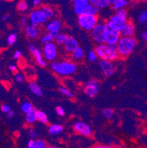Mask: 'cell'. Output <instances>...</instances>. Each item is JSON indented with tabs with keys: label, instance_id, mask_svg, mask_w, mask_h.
<instances>
[{
	"label": "cell",
	"instance_id": "9f6ffc18",
	"mask_svg": "<svg viewBox=\"0 0 147 148\" xmlns=\"http://www.w3.org/2000/svg\"><path fill=\"white\" fill-rule=\"evenodd\" d=\"M48 148H59L57 146H54V145H52V146H49Z\"/></svg>",
	"mask_w": 147,
	"mask_h": 148
},
{
	"label": "cell",
	"instance_id": "5b68a950",
	"mask_svg": "<svg viewBox=\"0 0 147 148\" xmlns=\"http://www.w3.org/2000/svg\"><path fill=\"white\" fill-rule=\"evenodd\" d=\"M106 26L104 24H98L92 30V37L99 44H104L105 41Z\"/></svg>",
	"mask_w": 147,
	"mask_h": 148
},
{
	"label": "cell",
	"instance_id": "30bf717a",
	"mask_svg": "<svg viewBox=\"0 0 147 148\" xmlns=\"http://www.w3.org/2000/svg\"><path fill=\"white\" fill-rule=\"evenodd\" d=\"M89 5H90V2L88 0H75V1H73L74 10L78 16L85 14Z\"/></svg>",
	"mask_w": 147,
	"mask_h": 148
},
{
	"label": "cell",
	"instance_id": "11a10c76",
	"mask_svg": "<svg viewBox=\"0 0 147 148\" xmlns=\"http://www.w3.org/2000/svg\"><path fill=\"white\" fill-rule=\"evenodd\" d=\"M8 18H9V16H8V14H5L2 16V20H3V21H7V20L8 19Z\"/></svg>",
	"mask_w": 147,
	"mask_h": 148
},
{
	"label": "cell",
	"instance_id": "f907efd6",
	"mask_svg": "<svg viewBox=\"0 0 147 148\" xmlns=\"http://www.w3.org/2000/svg\"><path fill=\"white\" fill-rule=\"evenodd\" d=\"M9 69H10V71H12V72H15L17 71V66H16V65H13V64H12V65L9 66Z\"/></svg>",
	"mask_w": 147,
	"mask_h": 148
},
{
	"label": "cell",
	"instance_id": "8d00e7d4",
	"mask_svg": "<svg viewBox=\"0 0 147 148\" xmlns=\"http://www.w3.org/2000/svg\"><path fill=\"white\" fill-rule=\"evenodd\" d=\"M35 144H36V148H48L46 142H44L43 139L37 138L35 140Z\"/></svg>",
	"mask_w": 147,
	"mask_h": 148
},
{
	"label": "cell",
	"instance_id": "3957f363",
	"mask_svg": "<svg viewBox=\"0 0 147 148\" xmlns=\"http://www.w3.org/2000/svg\"><path fill=\"white\" fill-rule=\"evenodd\" d=\"M77 21L80 27L87 31H92L94 27L99 24L97 16H91L86 13L79 16Z\"/></svg>",
	"mask_w": 147,
	"mask_h": 148
},
{
	"label": "cell",
	"instance_id": "c3c4849f",
	"mask_svg": "<svg viewBox=\"0 0 147 148\" xmlns=\"http://www.w3.org/2000/svg\"><path fill=\"white\" fill-rule=\"evenodd\" d=\"M36 47H35V45H33V44H30V45L29 46V51L30 52L31 54H34V52H36Z\"/></svg>",
	"mask_w": 147,
	"mask_h": 148
},
{
	"label": "cell",
	"instance_id": "f1b7e54d",
	"mask_svg": "<svg viewBox=\"0 0 147 148\" xmlns=\"http://www.w3.org/2000/svg\"><path fill=\"white\" fill-rule=\"evenodd\" d=\"M36 13H37L38 18L40 24H44V23H46L47 21H48V18L46 16V15L44 14V13L42 11L41 9L40 8L36 9Z\"/></svg>",
	"mask_w": 147,
	"mask_h": 148
},
{
	"label": "cell",
	"instance_id": "277c9868",
	"mask_svg": "<svg viewBox=\"0 0 147 148\" xmlns=\"http://www.w3.org/2000/svg\"><path fill=\"white\" fill-rule=\"evenodd\" d=\"M77 71V65L73 62L68 60H63L59 64L58 69H57L56 72L63 76L72 75Z\"/></svg>",
	"mask_w": 147,
	"mask_h": 148
},
{
	"label": "cell",
	"instance_id": "d4e9b609",
	"mask_svg": "<svg viewBox=\"0 0 147 148\" xmlns=\"http://www.w3.org/2000/svg\"><path fill=\"white\" fill-rule=\"evenodd\" d=\"M128 2L126 0H116V2L112 6V8H113V10L116 11L120 9L124 8V7L126 6Z\"/></svg>",
	"mask_w": 147,
	"mask_h": 148
},
{
	"label": "cell",
	"instance_id": "1f68e13d",
	"mask_svg": "<svg viewBox=\"0 0 147 148\" xmlns=\"http://www.w3.org/2000/svg\"><path fill=\"white\" fill-rule=\"evenodd\" d=\"M115 15L116 16L119 17L121 19L124 20V21H126L127 20V16H128V13L126 11V9H120V10H116V11Z\"/></svg>",
	"mask_w": 147,
	"mask_h": 148
},
{
	"label": "cell",
	"instance_id": "ac0fdd59",
	"mask_svg": "<svg viewBox=\"0 0 147 148\" xmlns=\"http://www.w3.org/2000/svg\"><path fill=\"white\" fill-rule=\"evenodd\" d=\"M89 2H90V4L96 7L98 9L107 8L110 6L108 0H91Z\"/></svg>",
	"mask_w": 147,
	"mask_h": 148
},
{
	"label": "cell",
	"instance_id": "7dc6e473",
	"mask_svg": "<svg viewBox=\"0 0 147 148\" xmlns=\"http://www.w3.org/2000/svg\"><path fill=\"white\" fill-rule=\"evenodd\" d=\"M27 147L28 148H36V144H35V140H33V139L29 140V142H28V144H27Z\"/></svg>",
	"mask_w": 147,
	"mask_h": 148
},
{
	"label": "cell",
	"instance_id": "836d02e7",
	"mask_svg": "<svg viewBox=\"0 0 147 148\" xmlns=\"http://www.w3.org/2000/svg\"><path fill=\"white\" fill-rule=\"evenodd\" d=\"M60 91L61 94H63V95H65V96L68 97H70V98L75 97L74 93H73L72 91H70L69 89H68V88H65V87H60Z\"/></svg>",
	"mask_w": 147,
	"mask_h": 148
},
{
	"label": "cell",
	"instance_id": "603a6c76",
	"mask_svg": "<svg viewBox=\"0 0 147 148\" xmlns=\"http://www.w3.org/2000/svg\"><path fill=\"white\" fill-rule=\"evenodd\" d=\"M85 53L83 49L81 47H78L75 52L72 53V58L75 60H80L84 58Z\"/></svg>",
	"mask_w": 147,
	"mask_h": 148
},
{
	"label": "cell",
	"instance_id": "8fae6325",
	"mask_svg": "<svg viewBox=\"0 0 147 148\" xmlns=\"http://www.w3.org/2000/svg\"><path fill=\"white\" fill-rule=\"evenodd\" d=\"M74 128L78 134L85 136H89L91 135V127L88 124L85 123L83 122L78 121V122H75Z\"/></svg>",
	"mask_w": 147,
	"mask_h": 148
},
{
	"label": "cell",
	"instance_id": "816d5d0a",
	"mask_svg": "<svg viewBox=\"0 0 147 148\" xmlns=\"http://www.w3.org/2000/svg\"><path fill=\"white\" fill-rule=\"evenodd\" d=\"M91 148H116V147H107V146H103V145H95L93 146Z\"/></svg>",
	"mask_w": 147,
	"mask_h": 148
},
{
	"label": "cell",
	"instance_id": "484cf974",
	"mask_svg": "<svg viewBox=\"0 0 147 148\" xmlns=\"http://www.w3.org/2000/svg\"><path fill=\"white\" fill-rule=\"evenodd\" d=\"M68 36L64 33H59L58 36H57L55 38V43L58 45H64L65 43L66 42L67 39H68Z\"/></svg>",
	"mask_w": 147,
	"mask_h": 148
},
{
	"label": "cell",
	"instance_id": "f5cc1de1",
	"mask_svg": "<svg viewBox=\"0 0 147 148\" xmlns=\"http://www.w3.org/2000/svg\"><path fill=\"white\" fill-rule=\"evenodd\" d=\"M41 1L40 0H33L32 1V4L35 5V6H39V5L41 4Z\"/></svg>",
	"mask_w": 147,
	"mask_h": 148
},
{
	"label": "cell",
	"instance_id": "e0dca14e",
	"mask_svg": "<svg viewBox=\"0 0 147 148\" xmlns=\"http://www.w3.org/2000/svg\"><path fill=\"white\" fill-rule=\"evenodd\" d=\"M25 33H26L27 37H29V38H32V39H34V38H36L38 36L39 31L36 27L29 25V26L25 28Z\"/></svg>",
	"mask_w": 147,
	"mask_h": 148
},
{
	"label": "cell",
	"instance_id": "5bb4252c",
	"mask_svg": "<svg viewBox=\"0 0 147 148\" xmlns=\"http://www.w3.org/2000/svg\"><path fill=\"white\" fill-rule=\"evenodd\" d=\"M135 33V25L130 21H127L123 29L120 32L122 37H133Z\"/></svg>",
	"mask_w": 147,
	"mask_h": 148
},
{
	"label": "cell",
	"instance_id": "e575fe53",
	"mask_svg": "<svg viewBox=\"0 0 147 148\" xmlns=\"http://www.w3.org/2000/svg\"><path fill=\"white\" fill-rule=\"evenodd\" d=\"M138 21L141 24H146L147 23V10H144L139 15Z\"/></svg>",
	"mask_w": 147,
	"mask_h": 148
},
{
	"label": "cell",
	"instance_id": "44dd1931",
	"mask_svg": "<svg viewBox=\"0 0 147 148\" xmlns=\"http://www.w3.org/2000/svg\"><path fill=\"white\" fill-rule=\"evenodd\" d=\"M29 88L30 91H32L34 95L37 96H41L43 95V90L42 88L39 86L38 85L36 84L34 82H31L29 84Z\"/></svg>",
	"mask_w": 147,
	"mask_h": 148
},
{
	"label": "cell",
	"instance_id": "ffe728a7",
	"mask_svg": "<svg viewBox=\"0 0 147 148\" xmlns=\"http://www.w3.org/2000/svg\"><path fill=\"white\" fill-rule=\"evenodd\" d=\"M34 57L36 58V62L39 66L42 67H45L46 66V63L45 60H44V57H43L42 52H40L38 49H36V52H34Z\"/></svg>",
	"mask_w": 147,
	"mask_h": 148
},
{
	"label": "cell",
	"instance_id": "4316f807",
	"mask_svg": "<svg viewBox=\"0 0 147 148\" xmlns=\"http://www.w3.org/2000/svg\"><path fill=\"white\" fill-rule=\"evenodd\" d=\"M36 111V116H37V120L42 123H47L48 122V117L46 114L42 111Z\"/></svg>",
	"mask_w": 147,
	"mask_h": 148
},
{
	"label": "cell",
	"instance_id": "d6a6232c",
	"mask_svg": "<svg viewBox=\"0 0 147 148\" xmlns=\"http://www.w3.org/2000/svg\"><path fill=\"white\" fill-rule=\"evenodd\" d=\"M16 7H17V9L19 11L24 12L28 9V4L25 1H19L17 3V6Z\"/></svg>",
	"mask_w": 147,
	"mask_h": 148
},
{
	"label": "cell",
	"instance_id": "b9f144b4",
	"mask_svg": "<svg viewBox=\"0 0 147 148\" xmlns=\"http://www.w3.org/2000/svg\"><path fill=\"white\" fill-rule=\"evenodd\" d=\"M29 136H30L33 140H34L35 138H36V139H37L38 136V133L36 130H33V129H32V130H29Z\"/></svg>",
	"mask_w": 147,
	"mask_h": 148
},
{
	"label": "cell",
	"instance_id": "83f0119b",
	"mask_svg": "<svg viewBox=\"0 0 147 148\" xmlns=\"http://www.w3.org/2000/svg\"><path fill=\"white\" fill-rule=\"evenodd\" d=\"M26 121L28 124H33L37 121V116H36V111H32L29 114H26Z\"/></svg>",
	"mask_w": 147,
	"mask_h": 148
},
{
	"label": "cell",
	"instance_id": "4fadbf2b",
	"mask_svg": "<svg viewBox=\"0 0 147 148\" xmlns=\"http://www.w3.org/2000/svg\"><path fill=\"white\" fill-rule=\"evenodd\" d=\"M78 47H79L77 41L75 39V38L68 36L66 42L64 44V48L66 51L68 53H73Z\"/></svg>",
	"mask_w": 147,
	"mask_h": 148
},
{
	"label": "cell",
	"instance_id": "2e32d148",
	"mask_svg": "<svg viewBox=\"0 0 147 148\" xmlns=\"http://www.w3.org/2000/svg\"><path fill=\"white\" fill-rule=\"evenodd\" d=\"M59 32H55V33H47L46 34L44 35V36L41 37L40 38V41L42 44H44V45L47 44H49V43L53 42V41H55V38H57V36H58Z\"/></svg>",
	"mask_w": 147,
	"mask_h": 148
},
{
	"label": "cell",
	"instance_id": "7402d4cb",
	"mask_svg": "<svg viewBox=\"0 0 147 148\" xmlns=\"http://www.w3.org/2000/svg\"><path fill=\"white\" fill-rule=\"evenodd\" d=\"M29 21H30V25L33 27H38L40 25V22H39L38 18L37 13H36V10H33L30 13L29 16Z\"/></svg>",
	"mask_w": 147,
	"mask_h": 148
},
{
	"label": "cell",
	"instance_id": "d590c367",
	"mask_svg": "<svg viewBox=\"0 0 147 148\" xmlns=\"http://www.w3.org/2000/svg\"><path fill=\"white\" fill-rule=\"evenodd\" d=\"M113 114H114V112H113V110L110 108H105L102 111V114H103L104 116L107 119H112Z\"/></svg>",
	"mask_w": 147,
	"mask_h": 148
},
{
	"label": "cell",
	"instance_id": "ee69618b",
	"mask_svg": "<svg viewBox=\"0 0 147 148\" xmlns=\"http://www.w3.org/2000/svg\"><path fill=\"white\" fill-rule=\"evenodd\" d=\"M59 64H60V63H59V62L52 61V63H51V68H52V69L55 71V72H56L57 69L59 67Z\"/></svg>",
	"mask_w": 147,
	"mask_h": 148
},
{
	"label": "cell",
	"instance_id": "ba28073f",
	"mask_svg": "<svg viewBox=\"0 0 147 148\" xmlns=\"http://www.w3.org/2000/svg\"><path fill=\"white\" fill-rule=\"evenodd\" d=\"M126 21L121 19L119 17L116 16V15H113V16L110 17V18H109L108 21H107V23L105 25L109 27L118 31V32H121V29H123L124 27L126 25Z\"/></svg>",
	"mask_w": 147,
	"mask_h": 148
},
{
	"label": "cell",
	"instance_id": "9a60e30c",
	"mask_svg": "<svg viewBox=\"0 0 147 148\" xmlns=\"http://www.w3.org/2000/svg\"><path fill=\"white\" fill-rule=\"evenodd\" d=\"M62 25L59 20L55 19L51 21L46 26V29L49 33H55V32H59L61 28Z\"/></svg>",
	"mask_w": 147,
	"mask_h": 148
},
{
	"label": "cell",
	"instance_id": "7a4b0ae2",
	"mask_svg": "<svg viewBox=\"0 0 147 148\" xmlns=\"http://www.w3.org/2000/svg\"><path fill=\"white\" fill-rule=\"evenodd\" d=\"M137 44V41L134 37H122L116 44L118 56L121 57H127L133 52Z\"/></svg>",
	"mask_w": 147,
	"mask_h": 148
},
{
	"label": "cell",
	"instance_id": "7c38bea8",
	"mask_svg": "<svg viewBox=\"0 0 147 148\" xmlns=\"http://www.w3.org/2000/svg\"><path fill=\"white\" fill-rule=\"evenodd\" d=\"M99 65H100V68L102 71V73L104 74L105 77H109L114 73L115 68H114V66H113V63L111 61L101 60Z\"/></svg>",
	"mask_w": 147,
	"mask_h": 148
},
{
	"label": "cell",
	"instance_id": "60d3db41",
	"mask_svg": "<svg viewBox=\"0 0 147 148\" xmlns=\"http://www.w3.org/2000/svg\"><path fill=\"white\" fill-rule=\"evenodd\" d=\"M19 24H20V26H21V27L26 28L27 27V17L25 16L21 17V18H20Z\"/></svg>",
	"mask_w": 147,
	"mask_h": 148
},
{
	"label": "cell",
	"instance_id": "db71d44e",
	"mask_svg": "<svg viewBox=\"0 0 147 148\" xmlns=\"http://www.w3.org/2000/svg\"><path fill=\"white\" fill-rule=\"evenodd\" d=\"M14 114H15L14 111H10V112H8V114H7V116H8V118H12V117H13V116H14Z\"/></svg>",
	"mask_w": 147,
	"mask_h": 148
},
{
	"label": "cell",
	"instance_id": "f546056e",
	"mask_svg": "<svg viewBox=\"0 0 147 148\" xmlns=\"http://www.w3.org/2000/svg\"><path fill=\"white\" fill-rule=\"evenodd\" d=\"M21 110H22L23 112L27 114L30 113L31 111H34V108H33V106L30 103L26 102V103H24L21 105Z\"/></svg>",
	"mask_w": 147,
	"mask_h": 148
},
{
	"label": "cell",
	"instance_id": "681fc988",
	"mask_svg": "<svg viewBox=\"0 0 147 148\" xmlns=\"http://www.w3.org/2000/svg\"><path fill=\"white\" fill-rule=\"evenodd\" d=\"M141 38H142V39L144 41H147V29H146V30L143 32L142 34H141Z\"/></svg>",
	"mask_w": 147,
	"mask_h": 148
},
{
	"label": "cell",
	"instance_id": "8992f818",
	"mask_svg": "<svg viewBox=\"0 0 147 148\" xmlns=\"http://www.w3.org/2000/svg\"><path fill=\"white\" fill-rule=\"evenodd\" d=\"M105 26H106V35H105V43L108 45L116 46L117 43L121 37V33L120 32L109 27L106 25Z\"/></svg>",
	"mask_w": 147,
	"mask_h": 148
},
{
	"label": "cell",
	"instance_id": "f6af8a7d",
	"mask_svg": "<svg viewBox=\"0 0 147 148\" xmlns=\"http://www.w3.org/2000/svg\"><path fill=\"white\" fill-rule=\"evenodd\" d=\"M1 109H2V111L4 113H6V114H8V112H10L11 110H10V106H8V105H2V107H1Z\"/></svg>",
	"mask_w": 147,
	"mask_h": 148
},
{
	"label": "cell",
	"instance_id": "cb8c5ba5",
	"mask_svg": "<svg viewBox=\"0 0 147 148\" xmlns=\"http://www.w3.org/2000/svg\"><path fill=\"white\" fill-rule=\"evenodd\" d=\"M40 9L42 10V11L44 12V14L46 15V16L48 18V19L52 18L55 16V10H54L53 8H52L51 7L43 6Z\"/></svg>",
	"mask_w": 147,
	"mask_h": 148
},
{
	"label": "cell",
	"instance_id": "74e56055",
	"mask_svg": "<svg viewBox=\"0 0 147 148\" xmlns=\"http://www.w3.org/2000/svg\"><path fill=\"white\" fill-rule=\"evenodd\" d=\"M16 39H17V36H16V33H11L8 37V44L10 46L13 45L16 43Z\"/></svg>",
	"mask_w": 147,
	"mask_h": 148
},
{
	"label": "cell",
	"instance_id": "4dcf8cb0",
	"mask_svg": "<svg viewBox=\"0 0 147 148\" xmlns=\"http://www.w3.org/2000/svg\"><path fill=\"white\" fill-rule=\"evenodd\" d=\"M99 9H98L96 7H95L94 5H90L88 6V8L86 10V14H88V15H91V16H96V14L99 13Z\"/></svg>",
	"mask_w": 147,
	"mask_h": 148
},
{
	"label": "cell",
	"instance_id": "bcb514c9",
	"mask_svg": "<svg viewBox=\"0 0 147 148\" xmlns=\"http://www.w3.org/2000/svg\"><path fill=\"white\" fill-rule=\"evenodd\" d=\"M21 57V52L19 50H17L14 52L13 54V58L16 59V60H18Z\"/></svg>",
	"mask_w": 147,
	"mask_h": 148
},
{
	"label": "cell",
	"instance_id": "d6986e66",
	"mask_svg": "<svg viewBox=\"0 0 147 148\" xmlns=\"http://www.w3.org/2000/svg\"><path fill=\"white\" fill-rule=\"evenodd\" d=\"M63 130V126L60 125H52L49 127V135L55 136H57L62 133Z\"/></svg>",
	"mask_w": 147,
	"mask_h": 148
},
{
	"label": "cell",
	"instance_id": "52a82bcc",
	"mask_svg": "<svg viewBox=\"0 0 147 148\" xmlns=\"http://www.w3.org/2000/svg\"><path fill=\"white\" fill-rule=\"evenodd\" d=\"M43 53L45 59L48 61H55L57 56V49L56 44L54 42L45 44L43 49Z\"/></svg>",
	"mask_w": 147,
	"mask_h": 148
},
{
	"label": "cell",
	"instance_id": "7bdbcfd3",
	"mask_svg": "<svg viewBox=\"0 0 147 148\" xmlns=\"http://www.w3.org/2000/svg\"><path fill=\"white\" fill-rule=\"evenodd\" d=\"M56 112L60 116H63L65 115L64 109H63V107H60V106H58V107L56 108Z\"/></svg>",
	"mask_w": 147,
	"mask_h": 148
},
{
	"label": "cell",
	"instance_id": "ab89813d",
	"mask_svg": "<svg viewBox=\"0 0 147 148\" xmlns=\"http://www.w3.org/2000/svg\"><path fill=\"white\" fill-rule=\"evenodd\" d=\"M97 58L98 56H97L95 50H91L88 52V59L91 61H96L97 60Z\"/></svg>",
	"mask_w": 147,
	"mask_h": 148
},
{
	"label": "cell",
	"instance_id": "9c48e42d",
	"mask_svg": "<svg viewBox=\"0 0 147 148\" xmlns=\"http://www.w3.org/2000/svg\"><path fill=\"white\" fill-rule=\"evenodd\" d=\"M99 91V83L95 80H90L86 83L85 93L89 97H94Z\"/></svg>",
	"mask_w": 147,
	"mask_h": 148
},
{
	"label": "cell",
	"instance_id": "f35d334b",
	"mask_svg": "<svg viewBox=\"0 0 147 148\" xmlns=\"http://www.w3.org/2000/svg\"><path fill=\"white\" fill-rule=\"evenodd\" d=\"M15 80L17 83H21L24 81V76L22 73H20V72H17V73L15 74Z\"/></svg>",
	"mask_w": 147,
	"mask_h": 148
},
{
	"label": "cell",
	"instance_id": "6da1fadb",
	"mask_svg": "<svg viewBox=\"0 0 147 148\" xmlns=\"http://www.w3.org/2000/svg\"><path fill=\"white\" fill-rule=\"evenodd\" d=\"M95 52L98 58L101 60H109L111 62L116 60L118 56L116 46L108 45L105 43L98 44L95 48Z\"/></svg>",
	"mask_w": 147,
	"mask_h": 148
}]
</instances>
